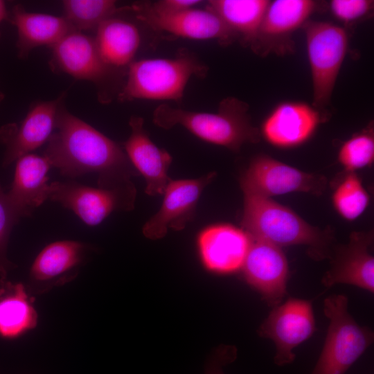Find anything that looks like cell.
Wrapping results in <instances>:
<instances>
[{"instance_id": "9c48e42d", "label": "cell", "mask_w": 374, "mask_h": 374, "mask_svg": "<svg viewBox=\"0 0 374 374\" xmlns=\"http://www.w3.org/2000/svg\"><path fill=\"white\" fill-rule=\"evenodd\" d=\"M51 49L50 65L52 70L93 83L101 101L109 100L108 85L113 81L115 71L102 60L93 37L74 30Z\"/></svg>"}, {"instance_id": "7a4b0ae2", "label": "cell", "mask_w": 374, "mask_h": 374, "mask_svg": "<svg viewBox=\"0 0 374 374\" xmlns=\"http://www.w3.org/2000/svg\"><path fill=\"white\" fill-rule=\"evenodd\" d=\"M242 226L253 240H263L280 247L306 245L315 260L329 258L334 237L329 230H321L306 222L283 205L249 192H243Z\"/></svg>"}, {"instance_id": "7402d4cb", "label": "cell", "mask_w": 374, "mask_h": 374, "mask_svg": "<svg viewBox=\"0 0 374 374\" xmlns=\"http://www.w3.org/2000/svg\"><path fill=\"white\" fill-rule=\"evenodd\" d=\"M8 21L17 29L16 47L21 59L27 58L37 47H53L75 30L63 16L30 12L19 3L12 8Z\"/></svg>"}, {"instance_id": "83f0119b", "label": "cell", "mask_w": 374, "mask_h": 374, "mask_svg": "<svg viewBox=\"0 0 374 374\" xmlns=\"http://www.w3.org/2000/svg\"><path fill=\"white\" fill-rule=\"evenodd\" d=\"M374 160V134L371 127L353 135L340 147L338 161L349 172L371 166Z\"/></svg>"}, {"instance_id": "4316f807", "label": "cell", "mask_w": 374, "mask_h": 374, "mask_svg": "<svg viewBox=\"0 0 374 374\" xmlns=\"http://www.w3.org/2000/svg\"><path fill=\"white\" fill-rule=\"evenodd\" d=\"M332 202L335 209L344 218L354 220L367 208L369 196L360 179L354 172H349L336 188Z\"/></svg>"}, {"instance_id": "f546056e", "label": "cell", "mask_w": 374, "mask_h": 374, "mask_svg": "<svg viewBox=\"0 0 374 374\" xmlns=\"http://www.w3.org/2000/svg\"><path fill=\"white\" fill-rule=\"evenodd\" d=\"M374 8L373 0H331L329 9L332 15L344 25H352L371 15Z\"/></svg>"}, {"instance_id": "4dcf8cb0", "label": "cell", "mask_w": 374, "mask_h": 374, "mask_svg": "<svg viewBox=\"0 0 374 374\" xmlns=\"http://www.w3.org/2000/svg\"><path fill=\"white\" fill-rule=\"evenodd\" d=\"M237 356L235 348L222 346L218 348L208 361L205 374H224L223 368L233 362Z\"/></svg>"}, {"instance_id": "5bb4252c", "label": "cell", "mask_w": 374, "mask_h": 374, "mask_svg": "<svg viewBox=\"0 0 374 374\" xmlns=\"http://www.w3.org/2000/svg\"><path fill=\"white\" fill-rule=\"evenodd\" d=\"M66 96L64 91L55 99L36 102L19 124L9 123L0 127V142L6 148L3 167L48 142L55 130Z\"/></svg>"}, {"instance_id": "cb8c5ba5", "label": "cell", "mask_w": 374, "mask_h": 374, "mask_svg": "<svg viewBox=\"0 0 374 374\" xmlns=\"http://www.w3.org/2000/svg\"><path fill=\"white\" fill-rule=\"evenodd\" d=\"M33 298L22 283H0V337L15 339L37 326Z\"/></svg>"}, {"instance_id": "3957f363", "label": "cell", "mask_w": 374, "mask_h": 374, "mask_svg": "<svg viewBox=\"0 0 374 374\" xmlns=\"http://www.w3.org/2000/svg\"><path fill=\"white\" fill-rule=\"evenodd\" d=\"M249 105L235 97L224 98L217 112L189 111L159 105L153 112V122L170 130L180 125L202 140L238 152L245 143L260 141L259 130L251 123Z\"/></svg>"}, {"instance_id": "836d02e7", "label": "cell", "mask_w": 374, "mask_h": 374, "mask_svg": "<svg viewBox=\"0 0 374 374\" xmlns=\"http://www.w3.org/2000/svg\"><path fill=\"white\" fill-rule=\"evenodd\" d=\"M3 98H4V94L1 91H0V103L3 100Z\"/></svg>"}, {"instance_id": "30bf717a", "label": "cell", "mask_w": 374, "mask_h": 374, "mask_svg": "<svg viewBox=\"0 0 374 374\" xmlns=\"http://www.w3.org/2000/svg\"><path fill=\"white\" fill-rule=\"evenodd\" d=\"M240 182L242 192L268 198L294 192L321 195L327 185L324 176L301 171L263 154L251 160Z\"/></svg>"}, {"instance_id": "44dd1931", "label": "cell", "mask_w": 374, "mask_h": 374, "mask_svg": "<svg viewBox=\"0 0 374 374\" xmlns=\"http://www.w3.org/2000/svg\"><path fill=\"white\" fill-rule=\"evenodd\" d=\"M51 165L43 155L29 153L16 160L11 188L6 193L8 201L21 219L48 199V172Z\"/></svg>"}, {"instance_id": "ac0fdd59", "label": "cell", "mask_w": 374, "mask_h": 374, "mask_svg": "<svg viewBox=\"0 0 374 374\" xmlns=\"http://www.w3.org/2000/svg\"><path fill=\"white\" fill-rule=\"evenodd\" d=\"M373 238L371 231L353 232L347 244L333 247L330 267L321 279L326 289L344 283L374 292V258L369 252Z\"/></svg>"}, {"instance_id": "4fadbf2b", "label": "cell", "mask_w": 374, "mask_h": 374, "mask_svg": "<svg viewBox=\"0 0 374 374\" xmlns=\"http://www.w3.org/2000/svg\"><path fill=\"white\" fill-rule=\"evenodd\" d=\"M92 249L90 244L75 240H60L46 245L30 268L28 292L44 294L73 280Z\"/></svg>"}, {"instance_id": "8fae6325", "label": "cell", "mask_w": 374, "mask_h": 374, "mask_svg": "<svg viewBox=\"0 0 374 374\" xmlns=\"http://www.w3.org/2000/svg\"><path fill=\"white\" fill-rule=\"evenodd\" d=\"M128 9L152 28L191 39H215L227 46L238 40L235 33L211 9L193 8L171 14L154 11L149 3H134Z\"/></svg>"}, {"instance_id": "d6a6232c", "label": "cell", "mask_w": 374, "mask_h": 374, "mask_svg": "<svg viewBox=\"0 0 374 374\" xmlns=\"http://www.w3.org/2000/svg\"><path fill=\"white\" fill-rule=\"evenodd\" d=\"M10 14L7 10L4 1L0 0V24L5 20H9ZM1 37V32H0Z\"/></svg>"}, {"instance_id": "484cf974", "label": "cell", "mask_w": 374, "mask_h": 374, "mask_svg": "<svg viewBox=\"0 0 374 374\" xmlns=\"http://www.w3.org/2000/svg\"><path fill=\"white\" fill-rule=\"evenodd\" d=\"M63 17L75 30H96L106 19L127 10L118 8L112 0H65L62 1Z\"/></svg>"}, {"instance_id": "ba28073f", "label": "cell", "mask_w": 374, "mask_h": 374, "mask_svg": "<svg viewBox=\"0 0 374 374\" xmlns=\"http://www.w3.org/2000/svg\"><path fill=\"white\" fill-rule=\"evenodd\" d=\"M315 330L312 301L290 298L273 308L258 332L274 343V362L283 366L294 361V349L309 339Z\"/></svg>"}, {"instance_id": "2e32d148", "label": "cell", "mask_w": 374, "mask_h": 374, "mask_svg": "<svg viewBox=\"0 0 374 374\" xmlns=\"http://www.w3.org/2000/svg\"><path fill=\"white\" fill-rule=\"evenodd\" d=\"M328 116L312 104L283 101L276 105L264 119L260 136L271 145L292 148L306 142Z\"/></svg>"}, {"instance_id": "e0dca14e", "label": "cell", "mask_w": 374, "mask_h": 374, "mask_svg": "<svg viewBox=\"0 0 374 374\" xmlns=\"http://www.w3.org/2000/svg\"><path fill=\"white\" fill-rule=\"evenodd\" d=\"M242 269L247 282L269 306L274 308L281 303L287 294L289 269L280 247L251 239Z\"/></svg>"}, {"instance_id": "8992f818", "label": "cell", "mask_w": 374, "mask_h": 374, "mask_svg": "<svg viewBox=\"0 0 374 374\" xmlns=\"http://www.w3.org/2000/svg\"><path fill=\"white\" fill-rule=\"evenodd\" d=\"M313 91L312 105L328 116L341 66L346 55L349 37L337 24L309 20L303 26Z\"/></svg>"}, {"instance_id": "d6986e66", "label": "cell", "mask_w": 374, "mask_h": 374, "mask_svg": "<svg viewBox=\"0 0 374 374\" xmlns=\"http://www.w3.org/2000/svg\"><path fill=\"white\" fill-rule=\"evenodd\" d=\"M130 134L123 149L130 163L145 179V192L150 196L163 195L170 179L168 172L172 158L159 148L144 128V120L132 116L129 121Z\"/></svg>"}, {"instance_id": "7c38bea8", "label": "cell", "mask_w": 374, "mask_h": 374, "mask_svg": "<svg viewBox=\"0 0 374 374\" xmlns=\"http://www.w3.org/2000/svg\"><path fill=\"white\" fill-rule=\"evenodd\" d=\"M317 8V1L312 0L270 1L251 49L261 56L294 53L292 34L303 27Z\"/></svg>"}, {"instance_id": "9a60e30c", "label": "cell", "mask_w": 374, "mask_h": 374, "mask_svg": "<svg viewBox=\"0 0 374 374\" xmlns=\"http://www.w3.org/2000/svg\"><path fill=\"white\" fill-rule=\"evenodd\" d=\"M216 176L215 172L197 179L172 180L164 190L159 210L143 227V234L152 239L166 235L168 229L180 231L185 228L193 215L197 202L206 186Z\"/></svg>"}, {"instance_id": "1f68e13d", "label": "cell", "mask_w": 374, "mask_h": 374, "mask_svg": "<svg viewBox=\"0 0 374 374\" xmlns=\"http://www.w3.org/2000/svg\"><path fill=\"white\" fill-rule=\"evenodd\" d=\"M201 2L199 0H160L149 4L156 12L171 14L195 8Z\"/></svg>"}, {"instance_id": "f1b7e54d", "label": "cell", "mask_w": 374, "mask_h": 374, "mask_svg": "<svg viewBox=\"0 0 374 374\" xmlns=\"http://www.w3.org/2000/svg\"><path fill=\"white\" fill-rule=\"evenodd\" d=\"M19 220L0 184V283L8 280V272L17 267L8 259L7 249L12 229Z\"/></svg>"}, {"instance_id": "6da1fadb", "label": "cell", "mask_w": 374, "mask_h": 374, "mask_svg": "<svg viewBox=\"0 0 374 374\" xmlns=\"http://www.w3.org/2000/svg\"><path fill=\"white\" fill-rule=\"evenodd\" d=\"M44 156L70 179L97 174L98 186L102 188L132 184L131 178L139 174L118 143L70 113L64 105Z\"/></svg>"}, {"instance_id": "5b68a950", "label": "cell", "mask_w": 374, "mask_h": 374, "mask_svg": "<svg viewBox=\"0 0 374 374\" xmlns=\"http://www.w3.org/2000/svg\"><path fill=\"white\" fill-rule=\"evenodd\" d=\"M343 294L328 296L323 312L330 323L320 356L310 374H345L371 346L374 333L359 326L348 310Z\"/></svg>"}, {"instance_id": "52a82bcc", "label": "cell", "mask_w": 374, "mask_h": 374, "mask_svg": "<svg viewBox=\"0 0 374 374\" xmlns=\"http://www.w3.org/2000/svg\"><path fill=\"white\" fill-rule=\"evenodd\" d=\"M136 190L134 184L97 188L72 179L49 184L48 199L72 211L84 224H100L114 211H128L134 207Z\"/></svg>"}, {"instance_id": "d4e9b609", "label": "cell", "mask_w": 374, "mask_h": 374, "mask_svg": "<svg viewBox=\"0 0 374 374\" xmlns=\"http://www.w3.org/2000/svg\"><path fill=\"white\" fill-rule=\"evenodd\" d=\"M269 0H211L206 8L217 14L245 47L251 48Z\"/></svg>"}, {"instance_id": "603a6c76", "label": "cell", "mask_w": 374, "mask_h": 374, "mask_svg": "<svg viewBox=\"0 0 374 374\" xmlns=\"http://www.w3.org/2000/svg\"><path fill=\"white\" fill-rule=\"evenodd\" d=\"M93 39L103 62L116 71L128 68L134 61L141 33L134 24L114 16L97 28Z\"/></svg>"}, {"instance_id": "ffe728a7", "label": "cell", "mask_w": 374, "mask_h": 374, "mask_svg": "<svg viewBox=\"0 0 374 374\" xmlns=\"http://www.w3.org/2000/svg\"><path fill=\"white\" fill-rule=\"evenodd\" d=\"M251 244V239L244 230L229 224L208 226L198 238L203 263L217 273H231L242 268Z\"/></svg>"}, {"instance_id": "277c9868", "label": "cell", "mask_w": 374, "mask_h": 374, "mask_svg": "<svg viewBox=\"0 0 374 374\" xmlns=\"http://www.w3.org/2000/svg\"><path fill=\"white\" fill-rule=\"evenodd\" d=\"M207 71L204 64L187 53L172 58L134 60L127 68L118 99L180 101L189 80L193 76L204 78Z\"/></svg>"}]
</instances>
